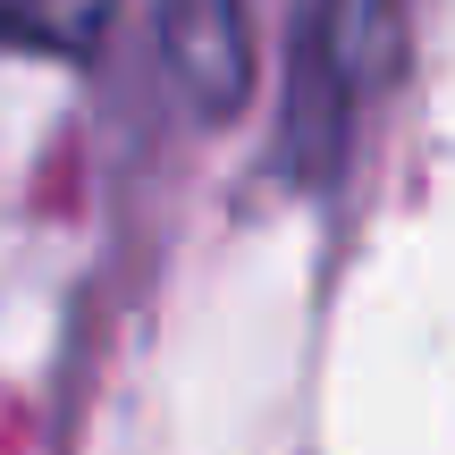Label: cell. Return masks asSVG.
<instances>
[{
	"label": "cell",
	"mask_w": 455,
	"mask_h": 455,
	"mask_svg": "<svg viewBox=\"0 0 455 455\" xmlns=\"http://www.w3.org/2000/svg\"><path fill=\"white\" fill-rule=\"evenodd\" d=\"M0 26L26 43H84L101 26V0H0Z\"/></svg>",
	"instance_id": "cell-3"
},
{
	"label": "cell",
	"mask_w": 455,
	"mask_h": 455,
	"mask_svg": "<svg viewBox=\"0 0 455 455\" xmlns=\"http://www.w3.org/2000/svg\"><path fill=\"white\" fill-rule=\"evenodd\" d=\"M396 26H405V0H304L295 76H287V152L304 169H329L346 152V127L371 101L396 51Z\"/></svg>",
	"instance_id": "cell-1"
},
{
	"label": "cell",
	"mask_w": 455,
	"mask_h": 455,
	"mask_svg": "<svg viewBox=\"0 0 455 455\" xmlns=\"http://www.w3.org/2000/svg\"><path fill=\"white\" fill-rule=\"evenodd\" d=\"M169 60L186 68L203 101H236L244 84V0H161Z\"/></svg>",
	"instance_id": "cell-2"
}]
</instances>
